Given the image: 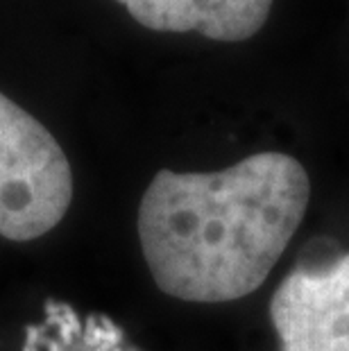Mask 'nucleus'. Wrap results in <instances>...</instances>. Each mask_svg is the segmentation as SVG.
<instances>
[{
    "mask_svg": "<svg viewBox=\"0 0 349 351\" xmlns=\"http://www.w3.org/2000/svg\"><path fill=\"white\" fill-rule=\"evenodd\" d=\"M154 32H197L213 41H245L265 25L274 0H116Z\"/></svg>",
    "mask_w": 349,
    "mask_h": 351,
    "instance_id": "20e7f679",
    "label": "nucleus"
},
{
    "mask_svg": "<svg viewBox=\"0 0 349 351\" xmlns=\"http://www.w3.org/2000/svg\"><path fill=\"white\" fill-rule=\"evenodd\" d=\"M73 170L62 145L32 114L0 93V236L27 243L64 220Z\"/></svg>",
    "mask_w": 349,
    "mask_h": 351,
    "instance_id": "f03ea898",
    "label": "nucleus"
},
{
    "mask_svg": "<svg viewBox=\"0 0 349 351\" xmlns=\"http://www.w3.org/2000/svg\"><path fill=\"white\" fill-rule=\"evenodd\" d=\"M279 351H349V254L297 267L270 302Z\"/></svg>",
    "mask_w": 349,
    "mask_h": 351,
    "instance_id": "7ed1b4c3",
    "label": "nucleus"
},
{
    "mask_svg": "<svg viewBox=\"0 0 349 351\" xmlns=\"http://www.w3.org/2000/svg\"><path fill=\"white\" fill-rule=\"evenodd\" d=\"M23 351H123V335L105 317L82 319L69 304L50 300L41 322L25 328Z\"/></svg>",
    "mask_w": 349,
    "mask_h": 351,
    "instance_id": "39448f33",
    "label": "nucleus"
},
{
    "mask_svg": "<svg viewBox=\"0 0 349 351\" xmlns=\"http://www.w3.org/2000/svg\"><path fill=\"white\" fill-rule=\"evenodd\" d=\"M311 199L300 161L258 152L218 173L152 177L139 206V241L161 293L182 302H234L277 265Z\"/></svg>",
    "mask_w": 349,
    "mask_h": 351,
    "instance_id": "f257e3e1",
    "label": "nucleus"
}]
</instances>
